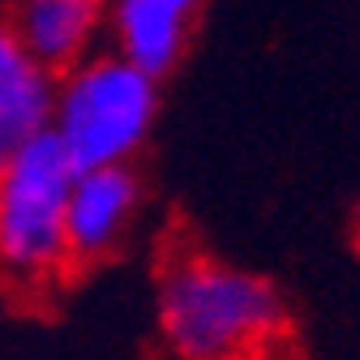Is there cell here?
Segmentation results:
<instances>
[{
	"label": "cell",
	"mask_w": 360,
	"mask_h": 360,
	"mask_svg": "<svg viewBox=\"0 0 360 360\" xmlns=\"http://www.w3.org/2000/svg\"><path fill=\"white\" fill-rule=\"evenodd\" d=\"M159 335L180 360H262L288 335V296L257 270L185 253L155 292Z\"/></svg>",
	"instance_id": "obj_1"
},
{
	"label": "cell",
	"mask_w": 360,
	"mask_h": 360,
	"mask_svg": "<svg viewBox=\"0 0 360 360\" xmlns=\"http://www.w3.org/2000/svg\"><path fill=\"white\" fill-rule=\"evenodd\" d=\"M159 82L133 73L112 52H95L56 77L48 138L73 172L129 167L155 129Z\"/></svg>",
	"instance_id": "obj_2"
},
{
	"label": "cell",
	"mask_w": 360,
	"mask_h": 360,
	"mask_svg": "<svg viewBox=\"0 0 360 360\" xmlns=\"http://www.w3.org/2000/svg\"><path fill=\"white\" fill-rule=\"evenodd\" d=\"M73 176L48 133L0 167V275L18 292L52 288L73 266L65 236Z\"/></svg>",
	"instance_id": "obj_3"
},
{
	"label": "cell",
	"mask_w": 360,
	"mask_h": 360,
	"mask_svg": "<svg viewBox=\"0 0 360 360\" xmlns=\"http://www.w3.org/2000/svg\"><path fill=\"white\" fill-rule=\"evenodd\" d=\"M202 9L193 0H120L103 9V34L112 39V56L133 73L163 82L185 60Z\"/></svg>",
	"instance_id": "obj_4"
},
{
	"label": "cell",
	"mask_w": 360,
	"mask_h": 360,
	"mask_svg": "<svg viewBox=\"0 0 360 360\" xmlns=\"http://www.w3.org/2000/svg\"><path fill=\"white\" fill-rule=\"evenodd\" d=\"M138 210H142V180L133 167L77 172L65 206L69 262H103L108 253H116Z\"/></svg>",
	"instance_id": "obj_5"
},
{
	"label": "cell",
	"mask_w": 360,
	"mask_h": 360,
	"mask_svg": "<svg viewBox=\"0 0 360 360\" xmlns=\"http://www.w3.org/2000/svg\"><path fill=\"white\" fill-rule=\"evenodd\" d=\"M5 18L22 52L48 77H60L90 60L103 34V5H90V0H26Z\"/></svg>",
	"instance_id": "obj_6"
},
{
	"label": "cell",
	"mask_w": 360,
	"mask_h": 360,
	"mask_svg": "<svg viewBox=\"0 0 360 360\" xmlns=\"http://www.w3.org/2000/svg\"><path fill=\"white\" fill-rule=\"evenodd\" d=\"M52 95H56V77H48L22 52L9 18L0 13V167L22 146L48 133Z\"/></svg>",
	"instance_id": "obj_7"
},
{
	"label": "cell",
	"mask_w": 360,
	"mask_h": 360,
	"mask_svg": "<svg viewBox=\"0 0 360 360\" xmlns=\"http://www.w3.org/2000/svg\"><path fill=\"white\" fill-rule=\"evenodd\" d=\"M356 240H360V206H356Z\"/></svg>",
	"instance_id": "obj_8"
}]
</instances>
